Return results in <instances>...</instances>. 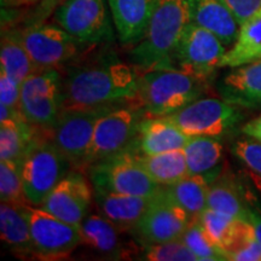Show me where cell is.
Returning a JSON list of instances; mask_svg holds the SVG:
<instances>
[{
	"label": "cell",
	"mask_w": 261,
	"mask_h": 261,
	"mask_svg": "<svg viewBox=\"0 0 261 261\" xmlns=\"http://www.w3.org/2000/svg\"><path fill=\"white\" fill-rule=\"evenodd\" d=\"M227 257L228 260L237 261H261V247L249 221L242 220Z\"/></svg>",
	"instance_id": "d6a6232c"
},
{
	"label": "cell",
	"mask_w": 261,
	"mask_h": 261,
	"mask_svg": "<svg viewBox=\"0 0 261 261\" xmlns=\"http://www.w3.org/2000/svg\"><path fill=\"white\" fill-rule=\"evenodd\" d=\"M114 108L93 110H62L50 128L41 129L71 167L86 169L94 128L99 117Z\"/></svg>",
	"instance_id": "52a82bcc"
},
{
	"label": "cell",
	"mask_w": 261,
	"mask_h": 261,
	"mask_svg": "<svg viewBox=\"0 0 261 261\" xmlns=\"http://www.w3.org/2000/svg\"><path fill=\"white\" fill-rule=\"evenodd\" d=\"M190 136L166 116L144 117L140 123L138 149L140 154L155 155L184 149Z\"/></svg>",
	"instance_id": "7402d4cb"
},
{
	"label": "cell",
	"mask_w": 261,
	"mask_h": 261,
	"mask_svg": "<svg viewBox=\"0 0 261 261\" xmlns=\"http://www.w3.org/2000/svg\"><path fill=\"white\" fill-rule=\"evenodd\" d=\"M191 22L217 35L225 46H232L240 23L224 0H189Z\"/></svg>",
	"instance_id": "44dd1931"
},
{
	"label": "cell",
	"mask_w": 261,
	"mask_h": 261,
	"mask_svg": "<svg viewBox=\"0 0 261 261\" xmlns=\"http://www.w3.org/2000/svg\"><path fill=\"white\" fill-rule=\"evenodd\" d=\"M261 61V10L240 25L234 44L220 61V68H234Z\"/></svg>",
	"instance_id": "d4e9b609"
},
{
	"label": "cell",
	"mask_w": 261,
	"mask_h": 261,
	"mask_svg": "<svg viewBox=\"0 0 261 261\" xmlns=\"http://www.w3.org/2000/svg\"><path fill=\"white\" fill-rule=\"evenodd\" d=\"M198 220L201 221L202 226L212 242L223 250L227 256L228 250L236 240L242 219H234L230 215L220 213L211 208H205Z\"/></svg>",
	"instance_id": "f546056e"
},
{
	"label": "cell",
	"mask_w": 261,
	"mask_h": 261,
	"mask_svg": "<svg viewBox=\"0 0 261 261\" xmlns=\"http://www.w3.org/2000/svg\"><path fill=\"white\" fill-rule=\"evenodd\" d=\"M0 104L14 112H21V85L0 70Z\"/></svg>",
	"instance_id": "d590c367"
},
{
	"label": "cell",
	"mask_w": 261,
	"mask_h": 261,
	"mask_svg": "<svg viewBox=\"0 0 261 261\" xmlns=\"http://www.w3.org/2000/svg\"><path fill=\"white\" fill-rule=\"evenodd\" d=\"M16 33L39 69H60L79 54L80 42L57 23H29Z\"/></svg>",
	"instance_id": "8fae6325"
},
{
	"label": "cell",
	"mask_w": 261,
	"mask_h": 261,
	"mask_svg": "<svg viewBox=\"0 0 261 261\" xmlns=\"http://www.w3.org/2000/svg\"><path fill=\"white\" fill-rule=\"evenodd\" d=\"M70 168H73L70 162L52 144L45 133L35 128L21 162L22 181L28 203L40 207L47 195L69 173Z\"/></svg>",
	"instance_id": "277c9868"
},
{
	"label": "cell",
	"mask_w": 261,
	"mask_h": 261,
	"mask_svg": "<svg viewBox=\"0 0 261 261\" xmlns=\"http://www.w3.org/2000/svg\"><path fill=\"white\" fill-rule=\"evenodd\" d=\"M145 114L139 103L114 108L103 114L94 128L86 169L93 163L127 151H138L140 123Z\"/></svg>",
	"instance_id": "5b68a950"
},
{
	"label": "cell",
	"mask_w": 261,
	"mask_h": 261,
	"mask_svg": "<svg viewBox=\"0 0 261 261\" xmlns=\"http://www.w3.org/2000/svg\"><path fill=\"white\" fill-rule=\"evenodd\" d=\"M227 103L246 109L261 108V61L231 68L217 86Z\"/></svg>",
	"instance_id": "e0dca14e"
},
{
	"label": "cell",
	"mask_w": 261,
	"mask_h": 261,
	"mask_svg": "<svg viewBox=\"0 0 261 261\" xmlns=\"http://www.w3.org/2000/svg\"><path fill=\"white\" fill-rule=\"evenodd\" d=\"M108 0H65L54 11L55 22L81 45L113 39Z\"/></svg>",
	"instance_id": "30bf717a"
},
{
	"label": "cell",
	"mask_w": 261,
	"mask_h": 261,
	"mask_svg": "<svg viewBox=\"0 0 261 261\" xmlns=\"http://www.w3.org/2000/svg\"><path fill=\"white\" fill-rule=\"evenodd\" d=\"M191 23L189 0H158L144 37L129 52L138 73L172 68L178 42Z\"/></svg>",
	"instance_id": "7a4b0ae2"
},
{
	"label": "cell",
	"mask_w": 261,
	"mask_h": 261,
	"mask_svg": "<svg viewBox=\"0 0 261 261\" xmlns=\"http://www.w3.org/2000/svg\"><path fill=\"white\" fill-rule=\"evenodd\" d=\"M210 182L202 175H188L181 180L162 187L165 195L181 208L191 221L200 219L207 208Z\"/></svg>",
	"instance_id": "484cf974"
},
{
	"label": "cell",
	"mask_w": 261,
	"mask_h": 261,
	"mask_svg": "<svg viewBox=\"0 0 261 261\" xmlns=\"http://www.w3.org/2000/svg\"><path fill=\"white\" fill-rule=\"evenodd\" d=\"M136 159L150 177L161 187L174 184L189 175L187 158L182 149L155 155L137 152Z\"/></svg>",
	"instance_id": "4316f807"
},
{
	"label": "cell",
	"mask_w": 261,
	"mask_h": 261,
	"mask_svg": "<svg viewBox=\"0 0 261 261\" xmlns=\"http://www.w3.org/2000/svg\"><path fill=\"white\" fill-rule=\"evenodd\" d=\"M41 0H2V6L3 8H22V6H29V5H35L39 4Z\"/></svg>",
	"instance_id": "60d3db41"
},
{
	"label": "cell",
	"mask_w": 261,
	"mask_h": 261,
	"mask_svg": "<svg viewBox=\"0 0 261 261\" xmlns=\"http://www.w3.org/2000/svg\"><path fill=\"white\" fill-rule=\"evenodd\" d=\"M94 189L90 179L79 171H71L56 185L40 208L65 223L80 226L91 213Z\"/></svg>",
	"instance_id": "9a60e30c"
},
{
	"label": "cell",
	"mask_w": 261,
	"mask_h": 261,
	"mask_svg": "<svg viewBox=\"0 0 261 261\" xmlns=\"http://www.w3.org/2000/svg\"><path fill=\"white\" fill-rule=\"evenodd\" d=\"M224 2L232 11L240 24L261 10V0H224Z\"/></svg>",
	"instance_id": "8d00e7d4"
},
{
	"label": "cell",
	"mask_w": 261,
	"mask_h": 261,
	"mask_svg": "<svg viewBox=\"0 0 261 261\" xmlns=\"http://www.w3.org/2000/svg\"><path fill=\"white\" fill-rule=\"evenodd\" d=\"M154 196L144 197L94 190V203L97 205L98 213L107 220L122 231L132 232L140 218L148 210Z\"/></svg>",
	"instance_id": "d6986e66"
},
{
	"label": "cell",
	"mask_w": 261,
	"mask_h": 261,
	"mask_svg": "<svg viewBox=\"0 0 261 261\" xmlns=\"http://www.w3.org/2000/svg\"><path fill=\"white\" fill-rule=\"evenodd\" d=\"M190 218L165 195L162 188L130 233L143 246L168 242L182 236Z\"/></svg>",
	"instance_id": "5bb4252c"
},
{
	"label": "cell",
	"mask_w": 261,
	"mask_h": 261,
	"mask_svg": "<svg viewBox=\"0 0 261 261\" xmlns=\"http://www.w3.org/2000/svg\"><path fill=\"white\" fill-rule=\"evenodd\" d=\"M139 73L112 58L71 68L62 81V110H93L138 103Z\"/></svg>",
	"instance_id": "6da1fadb"
},
{
	"label": "cell",
	"mask_w": 261,
	"mask_h": 261,
	"mask_svg": "<svg viewBox=\"0 0 261 261\" xmlns=\"http://www.w3.org/2000/svg\"><path fill=\"white\" fill-rule=\"evenodd\" d=\"M242 130L244 135L249 136L250 138L261 142V115L259 117H256V119L252 120V121L247 122L246 125L242 127Z\"/></svg>",
	"instance_id": "ab89813d"
},
{
	"label": "cell",
	"mask_w": 261,
	"mask_h": 261,
	"mask_svg": "<svg viewBox=\"0 0 261 261\" xmlns=\"http://www.w3.org/2000/svg\"><path fill=\"white\" fill-rule=\"evenodd\" d=\"M158 0H108L117 37L122 45L135 46L144 37Z\"/></svg>",
	"instance_id": "ac0fdd59"
},
{
	"label": "cell",
	"mask_w": 261,
	"mask_h": 261,
	"mask_svg": "<svg viewBox=\"0 0 261 261\" xmlns=\"http://www.w3.org/2000/svg\"><path fill=\"white\" fill-rule=\"evenodd\" d=\"M81 244L103 259L129 260L139 252V246L99 213H90L80 224Z\"/></svg>",
	"instance_id": "2e32d148"
},
{
	"label": "cell",
	"mask_w": 261,
	"mask_h": 261,
	"mask_svg": "<svg viewBox=\"0 0 261 261\" xmlns=\"http://www.w3.org/2000/svg\"><path fill=\"white\" fill-rule=\"evenodd\" d=\"M34 132L28 122L0 121V159L21 163Z\"/></svg>",
	"instance_id": "f1b7e54d"
},
{
	"label": "cell",
	"mask_w": 261,
	"mask_h": 261,
	"mask_svg": "<svg viewBox=\"0 0 261 261\" xmlns=\"http://www.w3.org/2000/svg\"><path fill=\"white\" fill-rule=\"evenodd\" d=\"M65 0H41L38 6L34 9L33 14L29 17V23H38V22H45L52 12L60 6Z\"/></svg>",
	"instance_id": "74e56055"
},
{
	"label": "cell",
	"mask_w": 261,
	"mask_h": 261,
	"mask_svg": "<svg viewBox=\"0 0 261 261\" xmlns=\"http://www.w3.org/2000/svg\"><path fill=\"white\" fill-rule=\"evenodd\" d=\"M0 70L5 71L19 85H22L33 73L39 70L37 64L33 62L28 51L19 40L16 29L3 32L0 42Z\"/></svg>",
	"instance_id": "83f0119b"
},
{
	"label": "cell",
	"mask_w": 261,
	"mask_h": 261,
	"mask_svg": "<svg viewBox=\"0 0 261 261\" xmlns=\"http://www.w3.org/2000/svg\"><path fill=\"white\" fill-rule=\"evenodd\" d=\"M205 84L174 68L139 73L138 103L146 117L179 112L202 97Z\"/></svg>",
	"instance_id": "3957f363"
},
{
	"label": "cell",
	"mask_w": 261,
	"mask_h": 261,
	"mask_svg": "<svg viewBox=\"0 0 261 261\" xmlns=\"http://www.w3.org/2000/svg\"><path fill=\"white\" fill-rule=\"evenodd\" d=\"M166 117L190 137H220L233 129L243 116L238 107L223 98H198Z\"/></svg>",
	"instance_id": "7c38bea8"
},
{
	"label": "cell",
	"mask_w": 261,
	"mask_h": 261,
	"mask_svg": "<svg viewBox=\"0 0 261 261\" xmlns=\"http://www.w3.org/2000/svg\"><path fill=\"white\" fill-rule=\"evenodd\" d=\"M0 198L11 204H29L24 195L21 163L0 161Z\"/></svg>",
	"instance_id": "1f68e13d"
},
{
	"label": "cell",
	"mask_w": 261,
	"mask_h": 261,
	"mask_svg": "<svg viewBox=\"0 0 261 261\" xmlns=\"http://www.w3.org/2000/svg\"><path fill=\"white\" fill-rule=\"evenodd\" d=\"M31 204H11L2 202L0 205V234L5 246L16 256L35 257L31 225Z\"/></svg>",
	"instance_id": "ffe728a7"
},
{
	"label": "cell",
	"mask_w": 261,
	"mask_h": 261,
	"mask_svg": "<svg viewBox=\"0 0 261 261\" xmlns=\"http://www.w3.org/2000/svg\"><path fill=\"white\" fill-rule=\"evenodd\" d=\"M137 152H122L91 165L86 171L94 190L144 197L158 194L162 187L137 161Z\"/></svg>",
	"instance_id": "8992f818"
},
{
	"label": "cell",
	"mask_w": 261,
	"mask_h": 261,
	"mask_svg": "<svg viewBox=\"0 0 261 261\" xmlns=\"http://www.w3.org/2000/svg\"><path fill=\"white\" fill-rule=\"evenodd\" d=\"M180 238L198 261L228 260L226 254L212 242L200 220L191 221Z\"/></svg>",
	"instance_id": "4dcf8cb0"
},
{
	"label": "cell",
	"mask_w": 261,
	"mask_h": 261,
	"mask_svg": "<svg viewBox=\"0 0 261 261\" xmlns=\"http://www.w3.org/2000/svg\"><path fill=\"white\" fill-rule=\"evenodd\" d=\"M248 221L252 224L255 232V237L261 247V211L255 207V202L250 200V208L249 214H248Z\"/></svg>",
	"instance_id": "f35d334b"
},
{
	"label": "cell",
	"mask_w": 261,
	"mask_h": 261,
	"mask_svg": "<svg viewBox=\"0 0 261 261\" xmlns=\"http://www.w3.org/2000/svg\"><path fill=\"white\" fill-rule=\"evenodd\" d=\"M225 47L217 35L191 22L178 42L172 58V68L207 84L220 68V61L226 52Z\"/></svg>",
	"instance_id": "ba28073f"
},
{
	"label": "cell",
	"mask_w": 261,
	"mask_h": 261,
	"mask_svg": "<svg viewBox=\"0 0 261 261\" xmlns=\"http://www.w3.org/2000/svg\"><path fill=\"white\" fill-rule=\"evenodd\" d=\"M29 225L38 259H64L81 244L79 226L65 223L40 207L31 205Z\"/></svg>",
	"instance_id": "4fadbf2b"
},
{
	"label": "cell",
	"mask_w": 261,
	"mask_h": 261,
	"mask_svg": "<svg viewBox=\"0 0 261 261\" xmlns=\"http://www.w3.org/2000/svg\"><path fill=\"white\" fill-rule=\"evenodd\" d=\"M182 150L189 175H202L211 185L224 172V148L218 137L192 136Z\"/></svg>",
	"instance_id": "603a6c76"
},
{
	"label": "cell",
	"mask_w": 261,
	"mask_h": 261,
	"mask_svg": "<svg viewBox=\"0 0 261 261\" xmlns=\"http://www.w3.org/2000/svg\"><path fill=\"white\" fill-rule=\"evenodd\" d=\"M231 152L246 167L261 191V142L256 139L237 140L231 148Z\"/></svg>",
	"instance_id": "836d02e7"
},
{
	"label": "cell",
	"mask_w": 261,
	"mask_h": 261,
	"mask_svg": "<svg viewBox=\"0 0 261 261\" xmlns=\"http://www.w3.org/2000/svg\"><path fill=\"white\" fill-rule=\"evenodd\" d=\"M207 208L230 215L234 219L248 221L250 198L231 173L223 172L220 177L210 185Z\"/></svg>",
	"instance_id": "cb8c5ba5"
},
{
	"label": "cell",
	"mask_w": 261,
	"mask_h": 261,
	"mask_svg": "<svg viewBox=\"0 0 261 261\" xmlns=\"http://www.w3.org/2000/svg\"><path fill=\"white\" fill-rule=\"evenodd\" d=\"M60 69H39L21 85V112L25 121L38 129H47L62 112Z\"/></svg>",
	"instance_id": "9c48e42d"
},
{
	"label": "cell",
	"mask_w": 261,
	"mask_h": 261,
	"mask_svg": "<svg viewBox=\"0 0 261 261\" xmlns=\"http://www.w3.org/2000/svg\"><path fill=\"white\" fill-rule=\"evenodd\" d=\"M143 259L149 261H197V256L185 246L181 238L144 246Z\"/></svg>",
	"instance_id": "e575fe53"
}]
</instances>
